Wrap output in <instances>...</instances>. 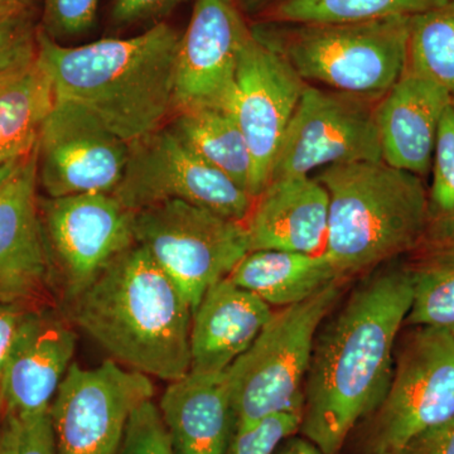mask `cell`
<instances>
[{
	"label": "cell",
	"instance_id": "1",
	"mask_svg": "<svg viewBox=\"0 0 454 454\" xmlns=\"http://www.w3.org/2000/svg\"><path fill=\"white\" fill-rule=\"evenodd\" d=\"M413 303L408 264L373 269L317 333L300 432L324 454L380 405L391 381L397 339Z\"/></svg>",
	"mask_w": 454,
	"mask_h": 454
},
{
	"label": "cell",
	"instance_id": "2",
	"mask_svg": "<svg viewBox=\"0 0 454 454\" xmlns=\"http://www.w3.org/2000/svg\"><path fill=\"white\" fill-rule=\"evenodd\" d=\"M179 40L177 29L160 22L134 37L71 47L53 41L40 27L37 59L56 98L85 107L131 143L175 115Z\"/></svg>",
	"mask_w": 454,
	"mask_h": 454
},
{
	"label": "cell",
	"instance_id": "3",
	"mask_svg": "<svg viewBox=\"0 0 454 454\" xmlns=\"http://www.w3.org/2000/svg\"><path fill=\"white\" fill-rule=\"evenodd\" d=\"M67 306L74 324L116 363L168 382L190 372L192 307L139 244Z\"/></svg>",
	"mask_w": 454,
	"mask_h": 454
},
{
	"label": "cell",
	"instance_id": "4",
	"mask_svg": "<svg viewBox=\"0 0 454 454\" xmlns=\"http://www.w3.org/2000/svg\"><path fill=\"white\" fill-rule=\"evenodd\" d=\"M316 178L328 193L324 253L343 279L370 273L423 247V178L384 160L336 164Z\"/></svg>",
	"mask_w": 454,
	"mask_h": 454
},
{
	"label": "cell",
	"instance_id": "5",
	"mask_svg": "<svg viewBox=\"0 0 454 454\" xmlns=\"http://www.w3.org/2000/svg\"><path fill=\"white\" fill-rule=\"evenodd\" d=\"M411 18L340 25L259 22L252 31L307 83L380 100L408 64Z\"/></svg>",
	"mask_w": 454,
	"mask_h": 454
},
{
	"label": "cell",
	"instance_id": "6",
	"mask_svg": "<svg viewBox=\"0 0 454 454\" xmlns=\"http://www.w3.org/2000/svg\"><path fill=\"white\" fill-rule=\"evenodd\" d=\"M348 280L273 312L247 351L226 370L235 430L286 411H301L304 382L319 328L339 303ZM234 430V432H235Z\"/></svg>",
	"mask_w": 454,
	"mask_h": 454
},
{
	"label": "cell",
	"instance_id": "7",
	"mask_svg": "<svg viewBox=\"0 0 454 454\" xmlns=\"http://www.w3.org/2000/svg\"><path fill=\"white\" fill-rule=\"evenodd\" d=\"M370 417L366 454L394 453L454 417V334L411 325L397 339L389 387Z\"/></svg>",
	"mask_w": 454,
	"mask_h": 454
},
{
	"label": "cell",
	"instance_id": "8",
	"mask_svg": "<svg viewBox=\"0 0 454 454\" xmlns=\"http://www.w3.org/2000/svg\"><path fill=\"white\" fill-rule=\"evenodd\" d=\"M134 236L177 284L193 312L208 288L250 252L244 223L178 200L134 212Z\"/></svg>",
	"mask_w": 454,
	"mask_h": 454
},
{
	"label": "cell",
	"instance_id": "9",
	"mask_svg": "<svg viewBox=\"0 0 454 454\" xmlns=\"http://www.w3.org/2000/svg\"><path fill=\"white\" fill-rule=\"evenodd\" d=\"M38 206L52 286L66 304L137 243L134 212L112 193L40 197Z\"/></svg>",
	"mask_w": 454,
	"mask_h": 454
},
{
	"label": "cell",
	"instance_id": "10",
	"mask_svg": "<svg viewBox=\"0 0 454 454\" xmlns=\"http://www.w3.org/2000/svg\"><path fill=\"white\" fill-rule=\"evenodd\" d=\"M114 196L137 212L178 200L244 223L254 197L202 160L164 125L129 143V158Z\"/></svg>",
	"mask_w": 454,
	"mask_h": 454
},
{
	"label": "cell",
	"instance_id": "11",
	"mask_svg": "<svg viewBox=\"0 0 454 454\" xmlns=\"http://www.w3.org/2000/svg\"><path fill=\"white\" fill-rule=\"evenodd\" d=\"M375 98L307 85L280 143L270 179L382 160Z\"/></svg>",
	"mask_w": 454,
	"mask_h": 454
},
{
	"label": "cell",
	"instance_id": "12",
	"mask_svg": "<svg viewBox=\"0 0 454 454\" xmlns=\"http://www.w3.org/2000/svg\"><path fill=\"white\" fill-rule=\"evenodd\" d=\"M153 395L149 376L113 358L71 364L50 408L57 454H119L131 413Z\"/></svg>",
	"mask_w": 454,
	"mask_h": 454
},
{
	"label": "cell",
	"instance_id": "13",
	"mask_svg": "<svg viewBox=\"0 0 454 454\" xmlns=\"http://www.w3.org/2000/svg\"><path fill=\"white\" fill-rule=\"evenodd\" d=\"M35 154L38 186L47 197L113 195L127 168L129 143L85 107L56 98L42 125Z\"/></svg>",
	"mask_w": 454,
	"mask_h": 454
},
{
	"label": "cell",
	"instance_id": "14",
	"mask_svg": "<svg viewBox=\"0 0 454 454\" xmlns=\"http://www.w3.org/2000/svg\"><path fill=\"white\" fill-rule=\"evenodd\" d=\"M307 85L282 53L250 33L239 59L229 113L252 153L254 199L268 186L278 149Z\"/></svg>",
	"mask_w": 454,
	"mask_h": 454
},
{
	"label": "cell",
	"instance_id": "15",
	"mask_svg": "<svg viewBox=\"0 0 454 454\" xmlns=\"http://www.w3.org/2000/svg\"><path fill=\"white\" fill-rule=\"evenodd\" d=\"M250 33L236 0H195L179 40L175 114L197 107L229 112L239 59Z\"/></svg>",
	"mask_w": 454,
	"mask_h": 454
},
{
	"label": "cell",
	"instance_id": "16",
	"mask_svg": "<svg viewBox=\"0 0 454 454\" xmlns=\"http://www.w3.org/2000/svg\"><path fill=\"white\" fill-rule=\"evenodd\" d=\"M35 149L0 190V301L46 306L52 273L37 195Z\"/></svg>",
	"mask_w": 454,
	"mask_h": 454
},
{
	"label": "cell",
	"instance_id": "17",
	"mask_svg": "<svg viewBox=\"0 0 454 454\" xmlns=\"http://www.w3.org/2000/svg\"><path fill=\"white\" fill-rule=\"evenodd\" d=\"M74 348L76 334L57 310L29 309L3 372L0 397L5 414L20 419L50 411Z\"/></svg>",
	"mask_w": 454,
	"mask_h": 454
},
{
	"label": "cell",
	"instance_id": "18",
	"mask_svg": "<svg viewBox=\"0 0 454 454\" xmlns=\"http://www.w3.org/2000/svg\"><path fill=\"white\" fill-rule=\"evenodd\" d=\"M450 106L454 104L450 95L438 83L406 64L402 76L376 106L382 160L426 177L442 119Z\"/></svg>",
	"mask_w": 454,
	"mask_h": 454
},
{
	"label": "cell",
	"instance_id": "19",
	"mask_svg": "<svg viewBox=\"0 0 454 454\" xmlns=\"http://www.w3.org/2000/svg\"><path fill=\"white\" fill-rule=\"evenodd\" d=\"M254 250L322 253L328 227V193L312 176L269 182L244 221Z\"/></svg>",
	"mask_w": 454,
	"mask_h": 454
},
{
	"label": "cell",
	"instance_id": "20",
	"mask_svg": "<svg viewBox=\"0 0 454 454\" xmlns=\"http://www.w3.org/2000/svg\"><path fill=\"white\" fill-rule=\"evenodd\" d=\"M273 315L268 303L229 278L208 288L193 312L191 372H225L253 345Z\"/></svg>",
	"mask_w": 454,
	"mask_h": 454
},
{
	"label": "cell",
	"instance_id": "21",
	"mask_svg": "<svg viewBox=\"0 0 454 454\" xmlns=\"http://www.w3.org/2000/svg\"><path fill=\"white\" fill-rule=\"evenodd\" d=\"M158 408L175 454L226 453L235 430L226 372L170 381Z\"/></svg>",
	"mask_w": 454,
	"mask_h": 454
},
{
	"label": "cell",
	"instance_id": "22",
	"mask_svg": "<svg viewBox=\"0 0 454 454\" xmlns=\"http://www.w3.org/2000/svg\"><path fill=\"white\" fill-rule=\"evenodd\" d=\"M258 295L270 307H288L309 300L325 286L343 279L324 253L254 250L227 277Z\"/></svg>",
	"mask_w": 454,
	"mask_h": 454
},
{
	"label": "cell",
	"instance_id": "23",
	"mask_svg": "<svg viewBox=\"0 0 454 454\" xmlns=\"http://www.w3.org/2000/svg\"><path fill=\"white\" fill-rule=\"evenodd\" d=\"M56 97L37 56L0 73V163L28 157Z\"/></svg>",
	"mask_w": 454,
	"mask_h": 454
},
{
	"label": "cell",
	"instance_id": "24",
	"mask_svg": "<svg viewBox=\"0 0 454 454\" xmlns=\"http://www.w3.org/2000/svg\"><path fill=\"white\" fill-rule=\"evenodd\" d=\"M167 125L193 153L253 196L252 153L231 113L197 107L176 113Z\"/></svg>",
	"mask_w": 454,
	"mask_h": 454
},
{
	"label": "cell",
	"instance_id": "25",
	"mask_svg": "<svg viewBox=\"0 0 454 454\" xmlns=\"http://www.w3.org/2000/svg\"><path fill=\"white\" fill-rule=\"evenodd\" d=\"M448 0H279L260 14L259 22L277 25H340L415 17Z\"/></svg>",
	"mask_w": 454,
	"mask_h": 454
},
{
	"label": "cell",
	"instance_id": "26",
	"mask_svg": "<svg viewBox=\"0 0 454 454\" xmlns=\"http://www.w3.org/2000/svg\"><path fill=\"white\" fill-rule=\"evenodd\" d=\"M409 265L413 303L409 325H432L454 334V240L422 247Z\"/></svg>",
	"mask_w": 454,
	"mask_h": 454
},
{
	"label": "cell",
	"instance_id": "27",
	"mask_svg": "<svg viewBox=\"0 0 454 454\" xmlns=\"http://www.w3.org/2000/svg\"><path fill=\"white\" fill-rule=\"evenodd\" d=\"M408 66L438 83L454 104V0L411 18Z\"/></svg>",
	"mask_w": 454,
	"mask_h": 454
},
{
	"label": "cell",
	"instance_id": "28",
	"mask_svg": "<svg viewBox=\"0 0 454 454\" xmlns=\"http://www.w3.org/2000/svg\"><path fill=\"white\" fill-rule=\"evenodd\" d=\"M430 172L423 247L454 240V106L448 107L442 119Z\"/></svg>",
	"mask_w": 454,
	"mask_h": 454
},
{
	"label": "cell",
	"instance_id": "29",
	"mask_svg": "<svg viewBox=\"0 0 454 454\" xmlns=\"http://www.w3.org/2000/svg\"><path fill=\"white\" fill-rule=\"evenodd\" d=\"M301 422V411L270 415L235 430L225 454H274L286 438L300 432Z\"/></svg>",
	"mask_w": 454,
	"mask_h": 454
},
{
	"label": "cell",
	"instance_id": "30",
	"mask_svg": "<svg viewBox=\"0 0 454 454\" xmlns=\"http://www.w3.org/2000/svg\"><path fill=\"white\" fill-rule=\"evenodd\" d=\"M119 454H175L160 408L146 400L134 409Z\"/></svg>",
	"mask_w": 454,
	"mask_h": 454
},
{
	"label": "cell",
	"instance_id": "31",
	"mask_svg": "<svg viewBox=\"0 0 454 454\" xmlns=\"http://www.w3.org/2000/svg\"><path fill=\"white\" fill-rule=\"evenodd\" d=\"M98 0H43L41 29L53 41L85 35L97 20Z\"/></svg>",
	"mask_w": 454,
	"mask_h": 454
},
{
	"label": "cell",
	"instance_id": "32",
	"mask_svg": "<svg viewBox=\"0 0 454 454\" xmlns=\"http://www.w3.org/2000/svg\"><path fill=\"white\" fill-rule=\"evenodd\" d=\"M38 29L35 13L0 18V73L37 56Z\"/></svg>",
	"mask_w": 454,
	"mask_h": 454
},
{
	"label": "cell",
	"instance_id": "33",
	"mask_svg": "<svg viewBox=\"0 0 454 454\" xmlns=\"http://www.w3.org/2000/svg\"><path fill=\"white\" fill-rule=\"evenodd\" d=\"M184 0H114L110 20L118 28L163 22Z\"/></svg>",
	"mask_w": 454,
	"mask_h": 454
},
{
	"label": "cell",
	"instance_id": "34",
	"mask_svg": "<svg viewBox=\"0 0 454 454\" xmlns=\"http://www.w3.org/2000/svg\"><path fill=\"white\" fill-rule=\"evenodd\" d=\"M14 422L17 454H57L50 411L20 419L14 418Z\"/></svg>",
	"mask_w": 454,
	"mask_h": 454
},
{
	"label": "cell",
	"instance_id": "35",
	"mask_svg": "<svg viewBox=\"0 0 454 454\" xmlns=\"http://www.w3.org/2000/svg\"><path fill=\"white\" fill-rule=\"evenodd\" d=\"M391 454H454V417L424 430Z\"/></svg>",
	"mask_w": 454,
	"mask_h": 454
},
{
	"label": "cell",
	"instance_id": "36",
	"mask_svg": "<svg viewBox=\"0 0 454 454\" xmlns=\"http://www.w3.org/2000/svg\"><path fill=\"white\" fill-rule=\"evenodd\" d=\"M31 309L35 307L0 301V385H2L3 372H4L12 345L16 339L18 328L22 324L23 317Z\"/></svg>",
	"mask_w": 454,
	"mask_h": 454
},
{
	"label": "cell",
	"instance_id": "37",
	"mask_svg": "<svg viewBox=\"0 0 454 454\" xmlns=\"http://www.w3.org/2000/svg\"><path fill=\"white\" fill-rule=\"evenodd\" d=\"M298 434V433H297ZM292 435L278 447L274 454H324L318 447L315 446L303 435Z\"/></svg>",
	"mask_w": 454,
	"mask_h": 454
},
{
	"label": "cell",
	"instance_id": "38",
	"mask_svg": "<svg viewBox=\"0 0 454 454\" xmlns=\"http://www.w3.org/2000/svg\"><path fill=\"white\" fill-rule=\"evenodd\" d=\"M0 454H17L16 422L5 414L0 429Z\"/></svg>",
	"mask_w": 454,
	"mask_h": 454
},
{
	"label": "cell",
	"instance_id": "39",
	"mask_svg": "<svg viewBox=\"0 0 454 454\" xmlns=\"http://www.w3.org/2000/svg\"><path fill=\"white\" fill-rule=\"evenodd\" d=\"M37 0H0V18L20 13H35Z\"/></svg>",
	"mask_w": 454,
	"mask_h": 454
},
{
	"label": "cell",
	"instance_id": "40",
	"mask_svg": "<svg viewBox=\"0 0 454 454\" xmlns=\"http://www.w3.org/2000/svg\"><path fill=\"white\" fill-rule=\"evenodd\" d=\"M277 2H279V0H236L241 12L255 17H259L262 12L267 11L269 7L276 4Z\"/></svg>",
	"mask_w": 454,
	"mask_h": 454
},
{
	"label": "cell",
	"instance_id": "41",
	"mask_svg": "<svg viewBox=\"0 0 454 454\" xmlns=\"http://www.w3.org/2000/svg\"><path fill=\"white\" fill-rule=\"evenodd\" d=\"M25 160V158H23ZM23 160H12V162L7 163H0V190L4 187V184H7L9 178L14 175L20 164L22 163Z\"/></svg>",
	"mask_w": 454,
	"mask_h": 454
},
{
	"label": "cell",
	"instance_id": "42",
	"mask_svg": "<svg viewBox=\"0 0 454 454\" xmlns=\"http://www.w3.org/2000/svg\"><path fill=\"white\" fill-rule=\"evenodd\" d=\"M4 406H3L2 397H0V429H2L3 420H4Z\"/></svg>",
	"mask_w": 454,
	"mask_h": 454
}]
</instances>
